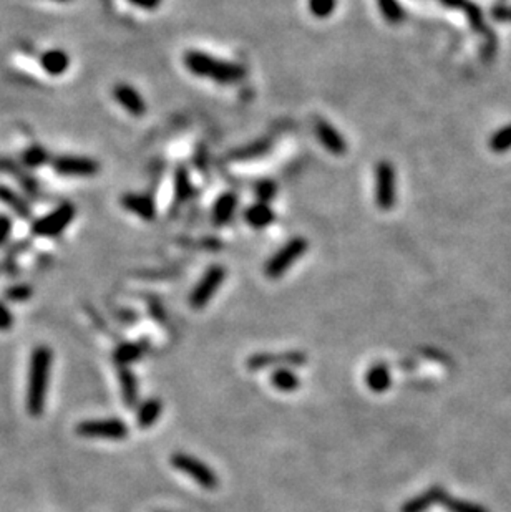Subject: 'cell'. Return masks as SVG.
I'll return each mask as SVG.
<instances>
[{
    "mask_svg": "<svg viewBox=\"0 0 511 512\" xmlns=\"http://www.w3.org/2000/svg\"><path fill=\"white\" fill-rule=\"evenodd\" d=\"M183 63L193 75L219 85H236L246 76V68L239 63L213 57L201 50H188L183 57Z\"/></svg>",
    "mask_w": 511,
    "mask_h": 512,
    "instance_id": "6da1fadb",
    "label": "cell"
},
{
    "mask_svg": "<svg viewBox=\"0 0 511 512\" xmlns=\"http://www.w3.org/2000/svg\"><path fill=\"white\" fill-rule=\"evenodd\" d=\"M52 370V350L49 347H37L30 357L27 383V411L30 416H40L45 411Z\"/></svg>",
    "mask_w": 511,
    "mask_h": 512,
    "instance_id": "7a4b0ae2",
    "label": "cell"
},
{
    "mask_svg": "<svg viewBox=\"0 0 511 512\" xmlns=\"http://www.w3.org/2000/svg\"><path fill=\"white\" fill-rule=\"evenodd\" d=\"M309 242L304 237H293L289 242H285L268 262H265L264 274L270 280L280 279L288 270L293 267L295 260H299L308 252Z\"/></svg>",
    "mask_w": 511,
    "mask_h": 512,
    "instance_id": "3957f363",
    "label": "cell"
},
{
    "mask_svg": "<svg viewBox=\"0 0 511 512\" xmlns=\"http://www.w3.org/2000/svg\"><path fill=\"white\" fill-rule=\"evenodd\" d=\"M76 209L71 203H62L54 211H50L45 216L35 219L32 222V234L35 237L52 239L57 237L64 232V230L70 226L71 221L75 219Z\"/></svg>",
    "mask_w": 511,
    "mask_h": 512,
    "instance_id": "277c9868",
    "label": "cell"
},
{
    "mask_svg": "<svg viewBox=\"0 0 511 512\" xmlns=\"http://www.w3.org/2000/svg\"><path fill=\"white\" fill-rule=\"evenodd\" d=\"M171 464L173 468H176L178 471H181V473L190 476L194 483H198L204 489L213 491L219 486V478L216 476V473H214L206 463H203L201 459L194 458L191 454L175 453L171 456Z\"/></svg>",
    "mask_w": 511,
    "mask_h": 512,
    "instance_id": "5b68a950",
    "label": "cell"
},
{
    "mask_svg": "<svg viewBox=\"0 0 511 512\" xmlns=\"http://www.w3.org/2000/svg\"><path fill=\"white\" fill-rule=\"evenodd\" d=\"M126 423L120 418H105V419H88L81 421L76 426V433L81 438L90 439H110V441H121L128 436Z\"/></svg>",
    "mask_w": 511,
    "mask_h": 512,
    "instance_id": "8992f818",
    "label": "cell"
},
{
    "mask_svg": "<svg viewBox=\"0 0 511 512\" xmlns=\"http://www.w3.org/2000/svg\"><path fill=\"white\" fill-rule=\"evenodd\" d=\"M397 203V173L390 161L375 166V204L382 211H390Z\"/></svg>",
    "mask_w": 511,
    "mask_h": 512,
    "instance_id": "52a82bcc",
    "label": "cell"
},
{
    "mask_svg": "<svg viewBox=\"0 0 511 512\" xmlns=\"http://www.w3.org/2000/svg\"><path fill=\"white\" fill-rule=\"evenodd\" d=\"M224 279H226V269H224L223 265H211L191 292L190 305L193 309H204V307L208 305V302L213 299V295L216 294L219 287L223 285Z\"/></svg>",
    "mask_w": 511,
    "mask_h": 512,
    "instance_id": "ba28073f",
    "label": "cell"
},
{
    "mask_svg": "<svg viewBox=\"0 0 511 512\" xmlns=\"http://www.w3.org/2000/svg\"><path fill=\"white\" fill-rule=\"evenodd\" d=\"M308 363V355L303 352H280V353H254L248 358L246 365L251 372L265 370V368H293L303 367Z\"/></svg>",
    "mask_w": 511,
    "mask_h": 512,
    "instance_id": "9c48e42d",
    "label": "cell"
},
{
    "mask_svg": "<svg viewBox=\"0 0 511 512\" xmlns=\"http://www.w3.org/2000/svg\"><path fill=\"white\" fill-rule=\"evenodd\" d=\"M52 166L59 176L65 178H91L100 173L98 161H95L93 158L88 156L64 155L54 158Z\"/></svg>",
    "mask_w": 511,
    "mask_h": 512,
    "instance_id": "30bf717a",
    "label": "cell"
},
{
    "mask_svg": "<svg viewBox=\"0 0 511 512\" xmlns=\"http://www.w3.org/2000/svg\"><path fill=\"white\" fill-rule=\"evenodd\" d=\"M120 204L128 213L135 214L143 221H153L156 217V204L150 194L126 193L120 198Z\"/></svg>",
    "mask_w": 511,
    "mask_h": 512,
    "instance_id": "8fae6325",
    "label": "cell"
},
{
    "mask_svg": "<svg viewBox=\"0 0 511 512\" xmlns=\"http://www.w3.org/2000/svg\"><path fill=\"white\" fill-rule=\"evenodd\" d=\"M315 136L320 141V145L325 148L327 151L335 156H342L347 153V141L345 138L340 135L339 130L330 125L325 120H318L314 125Z\"/></svg>",
    "mask_w": 511,
    "mask_h": 512,
    "instance_id": "7c38bea8",
    "label": "cell"
},
{
    "mask_svg": "<svg viewBox=\"0 0 511 512\" xmlns=\"http://www.w3.org/2000/svg\"><path fill=\"white\" fill-rule=\"evenodd\" d=\"M113 96H115V100L118 101V105L121 106V108L126 110L130 115L143 116L146 113V110H148L146 101L141 96L140 91L135 88V86H131L128 83L115 85Z\"/></svg>",
    "mask_w": 511,
    "mask_h": 512,
    "instance_id": "4fadbf2b",
    "label": "cell"
},
{
    "mask_svg": "<svg viewBox=\"0 0 511 512\" xmlns=\"http://www.w3.org/2000/svg\"><path fill=\"white\" fill-rule=\"evenodd\" d=\"M447 491L442 486H430V488L423 491L415 498L408 499L407 503H403L400 508V512H425L435 504H442L447 498Z\"/></svg>",
    "mask_w": 511,
    "mask_h": 512,
    "instance_id": "5bb4252c",
    "label": "cell"
},
{
    "mask_svg": "<svg viewBox=\"0 0 511 512\" xmlns=\"http://www.w3.org/2000/svg\"><path fill=\"white\" fill-rule=\"evenodd\" d=\"M40 66L50 76H60L70 68V57L62 48H50L40 55Z\"/></svg>",
    "mask_w": 511,
    "mask_h": 512,
    "instance_id": "9a60e30c",
    "label": "cell"
},
{
    "mask_svg": "<svg viewBox=\"0 0 511 512\" xmlns=\"http://www.w3.org/2000/svg\"><path fill=\"white\" fill-rule=\"evenodd\" d=\"M244 221L253 229H265L275 221V213L268 203H256L244 211Z\"/></svg>",
    "mask_w": 511,
    "mask_h": 512,
    "instance_id": "2e32d148",
    "label": "cell"
},
{
    "mask_svg": "<svg viewBox=\"0 0 511 512\" xmlns=\"http://www.w3.org/2000/svg\"><path fill=\"white\" fill-rule=\"evenodd\" d=\"M238 208V196L234 193H224L213 206V221L216 226H224L231 221Z\"/></svg>",
    "mask_w": 511,
    "mask_h": 512,
    "instance_id": "e0dca14e",
    "label": "cell"
},
{
    "mask_svg": "<svg viewBox=\"0 0 511 512\" xmlns=\"http://www.w3.org/2000/svg\"><path fill=\"white\" fill-rule=\"evenodd\" d=\"M367 386L374 393H385L392 386V373L387 363L377 362L369 368L365 377Z\"/></svg>",
    "mask_w": 511,
    "mask_h": 512,
    "instance_id": "ac0fdd59",
    "label": "cell"
},
{
    "mask_svg": "<svg viewBox=\"0 0 511 512\" xmlns=\"http://www.w3.org/2000/svg\"><path fill=\"white\" fill-rule=\"evenodd\" d=\"M0 203L7 206L14 214H17L19 217L29 219L32 216V208H30L27 199L15 193L14 189L5 186V184H0Z\"/></svg>",
    "mask_w": 511,
    "mask_h": 512,
    "instance_id": "d6986e66",
    "label": "cell"
},
{
    "mask_svg": "<svg viewBox=\"0 0 511 512\" xmlns=\"http://www.w3.org/2000/svg\"><path fill=\"white\" fill-rule=\"evenodd\" d=\"M0 171L7 173L12 178L17 179L20 186H22L29 194H37L39 193L37 179H35L32 174L25 173L22 168H20L15 161L9 160V158H0Z\"/></svg>",
    "mask_w": 511,
    "mask_h": 512,
    "instance_id": "ffe728a7",
    "label": "cell"
},
{
    "mask_svg": "<svg viewBox=\"0 0 511 512\" xmlns=\"http://www.w3.org/2000/svg\"><path fill=\"white\" fill-rule=\"evenodd\" d=\"M161 409H163L161 399L158 398L146 399L136 411V426L141 429L151 428L153 424L158 421V418H160Z\"/></svg>",
    "mask_w": 511,
    "mask_h": 512,
    "instance_id": "44dd1931",
    "label": "cell"
},
{
    "mask_svg": "<svg viewBox=\"0 0 511 512\" xmlns=\"http://www.w3.org/2000/svg\"><path fill=\"white\" fill-rule=\"evenodd\" d=\"M118 380L121 388V396L126 406H135L138 403V382L136 377L128 370V367L118 368Z\"/></svg>",
    "mask_w": 511,
    "mask_h": 512,
    "instance_id": "7402d4cb",
    "label": "cell"
},
{
    "mask_svg": "<svg viewBox=\"0 0 511 512\" xmlns=\"http://www.w3.org/2000/svg\"><path fill=\"white\" fill-rule=\"evenodd\" d=\"M143 352H145L143 343H121V345L115 348L113 362L118 365V368L128 367L130 363L140 360Z\"/></svg>",
    "mask_w": 511,
    "mask_h": 512,
    "instance_id": "603a6c76",
    "label": "cell"
},
{
    "mask_svg": "<svg viewBox=\"0 0 511 512\" xmlns=\"http://www.w3.org/2000/svg\"><path fill=\"white\" fill-rule=\"evenodd\" d=\"M270 383L279 391H295L300 386V378L289 368H279L270 377Z\"/></svg>",
    "mask_w": 511,
    "mask_h": 512,
    "instance_id": "cb8c5ba5",
    "label": "cell"
},
{
    "mask_svg": "<svg viewBox=\"0 0 511 512\" xmlns=\"http://www.w3.org/2000/svg\"><path fill=\"white\" fill-rule=\"evenodd\" d=\"M49 161H50L49 151L45 150L44 146H40V145L29 146L27 150L24 151V155H22V163L27 168H30V170L47 165Z\"/></svg>",
    "mask_w": 511,
    "mask_h": 512,
    "instance_id": "d4e9b609",
    "label": "cell"
},
{
    "mask_svg": "<svg viewBox=\"0 0 511 512\" xmlns=\"http://www.w3.org/2000/svg\"><path fill=\"white\" fill-rule=\"evenodd\" d=\"M380 14L388 24H400L405 19V10L398 4V0H377Z\"/></svg>",
    "mask_w": 511,
    "mask_h": 512,
    "instance_id": "484cf974",
    "label": "cell"
},
{
    "mask_svg": "<svg viewBox=\"0 0 511 512\" xmlns=\"http://www.w3.org/2000/svg\"><path fill=\"white\" fill-rule=\"evenodd\" d=\"M193 196V184L188 178V173L180 168L175 178V199L176 203H185Z\"/></svg>",
    "mask_w": 511,
    "mask_h": 512,
    "instance_id": "4316f807",
    "label": "cell"
},
{
    "mask_svg": "<svg viewBox=\"0 0 511 512\" xmlns=\"http://www.w3.org/2000/svg\"><path fill=\"white\" fill-rule=\"evenodd\" d=\"M442 506H445V509L448 512H490L485 506L470 503V501L465 499L452 498V496H447Z\"/></svg>",
    "mask_w": 511,
    "mask_h": 512,
    "instance_id": "83f0119b",
    "label": "cell"
},
{
    "mask_svg": "<svg viewBox=\"0 0 511 512\" xmlns=\"http://www.w3.org/2000/svg\"><path fill=\"white\" fill-rule=\"evenodd\" d=\"M490 150L493 153H507L511 150V125L503 126L490 138Z\"/></svg>",
    "mask_w": 511,
    "mask_h": 512,
    "instance_id": "f1b7e54d",
    "label": "cell"
},
{
    "mask_svg": "<svg viewBox=\"0 0 511 512\" xmlns=\"http://www.w3.org/2000/svg\"><path fill=\"white\" fill-rule=\"evenodd\" d=\"M308 7L315 19H327L334 14L337 0H308Z\"/></svg>",
    "mask_w": 511,
    "mask_h": 512,
    "instance_id": "f546056e",
    "label": "cell"
},
{
    "mask_svg": "<svg viewBox=\"0 0 511 512\" xmlns=\"http://www.w3.org/2000/svg\"><path fill=\"white\" fill-rule=\"evenodd\" d=\"M32 294H34L32 287H29L25 284H17V285L9 287V289L4 292V297H5V300H9V302H24V300H29L30 297H32Z\"/></svg>",
    "mask_w": 511,
    "mask_h": 512,
    "instance_id": "4dcf8cb0",
    "label": "cell"
},
{
    "mask_svg": "<svg viewBox=\"0 0 511 512\" xmlns=\"http://www.w3.org/2000/svg\"><path fill=\"white\" fill-rule=\"evenodd\" d=\"M256 194H258V198L260 199V203H269L270 199L274 198V194H275V184L270 183V181L259 183L258 188H256Z\"/></svg>",
    "mask_w": 511,
    "mask_h": 512,
    "instance_id": "1f68e13d",
    "label": "cell"
},
{
    "mask_svg": "<svg viewBox=\"0 0 511 512\" xmlns=\"http://www.w3.org/2000/svg\"><path fill=\"white\" fill-rule=\"evenodd\" d=\"M14 325V315L12 312L4 302H0V332H7L12 329Z\"/></svg>",
    "mask_w": 511,
    "mask_h": 512,
    "instance_id": "d6a6232c",
    "label": "cell"
},
{
    "mask_svg": "<svg viewBox=\"0 0 511 512\" xmlns=\"http://www.w3.org/2000/svg\"><path fill=\"white\" fill-rule=\"evenodd\" d=\"M467 15L470 19V22H472V25L477 30H482L483 29V14L480 12V9L477 7L475 4H467Z\"/></svg>",
    "mask_w": 511,
    "mask_h": 512,
    "instance_id": "836d02e7",
    "label": "cell"
},
{
    "mask_svg": "<svg viewBox=\"0 0 511 512\" xmlns=\"http://www.w3.org/2000/svg\"><path fill=\"white\" fill-rule=\"evenodd\" d=\"M10 232H12V219L5 214H0V245L7 242Z\"/></svg>",
    "mask_w": 511,
    "mask_h": 512,
    "instance_id": "e575fe53",
    "label": "cell"
},
{
    "mask_svg": "<svg viewBox=\"0 0 511 512\" xmlns=\"http://www.w3.org/2000/svg\"><path fill=\"white\" fill-rule=\"evenodd\" d=\"M126 2H130L131 5H135V7H140L145 10H155L160 7L163 0H126Z\"/></svg>",
    "mask_w": 511,
    "mask_h": 512,
    "instance_id": "d590c367",
    "label": "cell"
},
{
    "mask_svg": "<svg viewBox=\"0 0 511 512\" xmlns=\"http://www.w3.org/2000/svg\"><path fill=\"white\" fill-rule=\"evenodd\" d=\"M493 17L500 22H511V7L493 9Z\"/></svg>",
    "mask_w": 511,
    "mask_h": 512,
    "instance_id": "8d00e7d4",
    "label": "cell"
},
{
    "mask_svg": "<svg viewBox=\"0 0 511 512\" xmlns=\"http://www.w3.org/2000/svg\"><path fill=\"white\" fill-rule=\"evenodd\" d=\"M440 2L443 5H447V7H452V9L467 7V0H440Z\"/></svg>",
    "mask_w": 511,
    "mask_h": 512,
    "instance_id": "74e56055",
    "label": "cell"
},
{
    "mask_svg": "<svg viewBox=\"0 0 511 512\" xmlns=\"http://www.w3.org/2000/svg\"><path fill=\"white\" fill-rule=\"evenodd\" d=\"M59 2H69V0H59Z\"/></svg>",
    "mask_w": 511,
    "mask_h": 512,
    "instance_id": "f35d334b",
    "label": "cell"
}]
</instances>
